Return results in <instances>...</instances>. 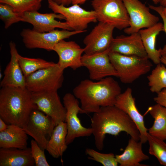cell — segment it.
Segmentation results:
<instances>
[{"mask_svg": "<svg viewBox=\"0 0 166 166\" xmlns=\"http://www.w3.org/2000/svg\"><path fill=\"white\" fill-rule=\"evenodd\" d=\"M83 32H84L63 29L41 33L26 28L22 30L20 35L27 48H39L50 51L53 50L54 45L60 41Z\"/></svg>", "mask_w": 166, "mask_h": 166, "instance_id": "7", "label": "cell"}, {"mask_svg": "<svg viewBox=\"0 0 166 166\" xmlns=\"http://www.w3.org/2000/svg\"><path fill=\"white\" fill-rule=\"evenodd\" d=\"M63 71L57 63L38 70L26 77V88L31 92L57 91L63 84Z\"/></svg>", "mask_w": 166, "mask_h": 166, "instance_id": "6", "label": "cell"}, {"mask_svg": "<svg viewBox=\"0 0 166 166\" xmlns=\"http://www.w3.org/2000/svg\"><path fill=\"white\" fill-rule=\"evenodd\" d=\"M24 22L33 26V30L39 32H49L56 28L72 30L66 22L57 21L56 18L65 19L62 14L53 13H41L38 11L26 12L22 13Z\"/></svg>", "mask_w": 166, "mask_h": 166, "instance_id": "15", "label": "cell"}, {"mask_svg": "<svg viewBox=\"0 0 166 166\" xmlns=\"http://www.w3.org/2000/svg\"><path fill=\"white\" fill-rule=\"evenodd\" d=\"M24 129L14 124H9L4 131L0 132V148H27L28 137Z\"/></svg>", "mask_w": 166, "mask_h": 166, "instance_id": "23", "label": "cell"}, {"mask_svg": "<svg viewBox=\"0 0 166 166\" xmlns=\"http://www.w3.org/2000/svg\"><path fill=\"white\" fill-rule=\"evenodd\" d=\"M22 13L15 12L7 4L0 3V18L4 22L6 29L15 23L21 21L24 22Z\"/></svg>", "mask_w": 166, "mask_h": 166, "instance_id": "30", "label": "cell"}, {"mask_svg": "<svg viewBox=\"0 0 166 166\" xmlns=\"http://www.w3.org/2000/svg\"><path fill=\"white\" fill-rule=\"evenodd\" d=\"M142 143L136 140L132 137L129 140L128 144L123 153L115 155L116 160L121 166H147L140 162L149 159V156L145 154L142 150Z\"/></svg>", "mask_w": 166, "mask_h": 166, "instance_id": "22", "label": "cell"}, {"mask_svg": "<svg viewBox=\"0 0 166 166\" xmlns=\"http://www.w3.org/2000/svg\"><path fill=\"white\" fill-rule=\"evenodd\" d=\"M87 0H74L72 4H82L85 3Z\"/></svg>", "mask_w": 166, "mask_h": 166, "instance_id": "37", "label": "cell"}, {"mask_svg": "<svg viewBox=\"0 0 166 166\" xmlns=\"http://www.w3.org/2000/svg\"><path fill=\"white\" fill-rule=\"evenodd\" d=\"M149 8L157 12L160 16L163 21V29L166 34V17L164 15L163 12V6L161 5L155 6L149 5ZM161 54L162 56L166 55V43L162 49L161 48Z\"/></svg>", "mask_w": 166, "mask_h": 166, "instance_id": "33", "label": "cell"}, {"mask_svg": "<svg viewBox=\"0 0 166 166\" xmlns=\"http://www.w3.org/2000/svg\"><path fill=\"white\" fill-rule=\"evenodd\" d=\"M73 92L80 100L81 108L88 113L98 112L101 107L115 105L121 89L117 81L108 77L97 82L82 80Z\"/></svg>", "mask_w": 166, "mask_h": 166, "instance_id": "2", "label": "cell"}, {"mask_svg": "<svg viewBox=\"0 0 166 166\" xmlns=\"http://www.w3.org/2000/svg\"><path fill=\"white\" fill-rule=\"evenodd\" d=\"M161 63L166 66V55L162 56L160 58Z\"/></svg>", "mask_w": 166, "mask_h": 166, "instance_id": "38", "label": "cell"}, {"mask_svg": "<svg viewBox=\"0 0 166 166\" xmlns=\"http://www.w3.org/2000/svg\"><path fill=\"white\" fill-rule=\"evenodd\" d=\"M0 2L9 5L19 13L38 11L41 6L39 0H0Z\"/></svg>", "mask_w": 166, "mask_h": 166, "instance_id": "29", "label": "cell"}, {"mask_svg": "<svg viewBox=\"0 0 166 166\" xmlns=\"http://www.w3.org/2000/svg\"><path fill=\"white\" fill-rule=\"evenodd\" d=\"M114 28L107 24L99 22L83 40L85 54L91 55L107 50L113 38Z\"/></svg>", "mask_w": 166, "mask_h": 166, "instance_id": "13", "label": "cell"}, {"mask_svg": "<svg viewBox=\"0 0 166 166\" xmlns=\"http://www.w3.org/2000/svg\"><path fill=\"white\" fill-rule=\"evenodd\" d=\"M107 50L108 53L148 58L139 32L113 38Z\"/></svg>", "mask_w": 166, "mask_h": 166, "instance_id": "18", "label": "cell"}, {"mask_svg": "<svg viewBox=\"0 0 166 166\" xmlns=\"http://www.w3.org/2000/svg\"><path fill=\"white\" fill-rule=\"evenodd\" d=\"M82 66L88 70L90 79L99 81L108 77H118V73L110 61L107 50L91 55L85 54L81 57Z\"/></svg>", "mask_w": 166, "mask_h": 166, "instance_id": "14", "label": "cell"}, {"mask_svg": "<svg viewBox=\"0 0 166 166\" xmlns=\"http://www.w3.org/2000/svg\"><path fill=\"white\" fill-rule=\"evenodd\" d=\"M163 12L164 15L166 17V6L164 7L163 6Z\"/></svg>", "mask_w": 166, "mask_h": 166, "instance_id": "40", "label": "cell"}, {"mask_svg": "<svg viewBox=\"0 0 166 166\" xmlns=\"http://www.w3.org/2000/svg\"><path fill=\"white\" fill-rule=\"evenodd\" d=\"M150 90L157 93L166 88V67L163 64L157 65L151 73L147 77Z\"/></svg>", "mask_w": 166, "mask_h": 166, "instance_id": "27", "label": "cell"}, {"mask_svg": "<svg viewBox=\"0 0 166 166\" xmlns=\"http://www.w3.org/2000/svg\"><path fill=\"white\" fill-rule=\"evenodd\" d=\"M34 165L30 148L25 149L0 148V166H33Z\"/></svg>", "mask_w": 166, "mask_h": 166, "instance_id": "20", "label": "cell"}, {"mask_svg": "<svg viewBox=\"0 0 166 166\" xmlns=\"http://www.w3.org/2000/svg\"><path fill=\"white\" fill-rule=\"evenodd\" d=\"M67 133L65 122H61L56 125L48 142L46 150L53 157H61L67 148L66 136Z\"/></svg>", "mask_w": 166, "mask_h": 166, "instance_id": "24", "label": "cell"}, {"mask_svg": "<svg viewBox=\"0 0 166 166\" xmlns=\"http://www.w3.org/2000/svg\"><path fill=\"white\" fill-rule=\"evenodd\" d=\"M18 58L20 66L25 77L38 70L49 67L55 63L40 58L22 57L19 54Z\"/></svg>", "mask_w": 166, "mask_h": 166, "instance_id": "26", "label": "cell"}, {"mask_svg": "<svg viewBox=\"0 0 166 166\" xmlns=\"http://www.w3.org/2000/svg\"><path fill=\"white\" fill-rule=\"evenodd\" d=\"M130 18L129 26L124 30L128 34L139 32L158 22L159 18L151 13L150 8L139 0H122Z\"/></svg>", "mask_w": 166, "mask_h": 166, "instance_id": "11", "label": "cell"}, {"mask_svg": "<svg viewBox=\"0 0 166 166\" xmlns=\"http://www.w3.org/2000/svg\"><path fill=\"white\" fill-rule=\"evenodd\" d=\"M159 3L160 5L163 7L166 6V0H160Z\"/></svg>", "mask_w": 166, "mask_h": 166, "instance_id": "39", "label": "cell"}, {"mask_svg": "<svg viewBox=\"0 0 166 166\" xmlns=\"http://www.w3.org/2000/svg\"><path fill=\"white\" fill-rule=\"evenodd\" d=\"M163 23L158 22L149 28L140 30L139 32L149 59L155 64L161 63V48L156 49V38L160 32L163 31Z\"/></svg>", "mask_w": 166, "mask_h": 166, "instance_id": "21", "label": "cell"}, {"mask_svg": "<svg viewBox=\"0 0 166 166\" xmlns=\"http://www.w3.org/2000/svg\"><path fill=\"white\" fill-rule=\"evenodd\" d=\"M31 153L34 159L36 166H49L47 162L44 150L39 146L37 142L34 140H32L30 142Z\"/></svg>", "mask_w": 166, "mask_h": 166, "instance_id": "32", "label": "cell"}, {"mask_svg": "<svg viewBox=\"0 0 166 166\" xmlns=\"http://www.w3.org/2000/svg\"><path fill=\"white\" fill-rule=\"evenodd\" d=\"M55 126L50 116L37 108L32 111L23 129L44 151Z\"/></svg>", "mask_w": 166, "mask_h": 166, "instance_id": "10", "label": "cell"}, {"mask_svg": "<svg viewBox=\"0 0 166 166\" xmlns=\"http://www.w3.org/2000/svg\"><path fill=\"white\" fill-rule=\"evenodd\" d=\"M149 153L155 156L162 165L166 166V143L164 140L147 134Z\"/></svg>", "mask_w": 166, "mask_h": 166, "instance_id": "28", "label": "cell"}, {"mask_svg": "<svg viewBox=\"0 0 166 166\" xmlns=\"http://www.w3.org/2000/svg\"><path fill=\"white\" fill-rule=\"evenodd\" d=\"M54 1L59 4H62L65 6H68L72 4L74 0H54Z\"/></svg>", "mask_w": 166, "mask_h": 166, "instance_id": "35", "label": "cell"}, {"mask_svg": "<svg viewBox=\"0 0 166 166\" xmlns=\"http://www.w3.org/2000/svg\"><path fill=\"white\" fill-rule=\"evenodd\" d=\"M91 126L95 146L101 151L107 134L116 136L122 131L125 132L136 140L140 139V132L129 117L115 106L101 107L91 117Z\"/></svg>", "mask_w": 166, "mask_h": 166, "instance_id": "1", "label": "cell"}, {"mask_svg": "<svg viewBox=\"0 0 166 166\" xmlns=\"http://www.w3.org/2000/svg\"><path fill=\"white\" fill-rule=\"evenodd\" d=\"M85 153L89 156V159L99 162L104 166H117L118 164L115 156L113 153H101L90 148H86Z\"/></svg>", "mask_w": 166, "mask_h": 166, "instance_id": "31", "label": "cell"}, {"mask_svg": "<svg viewBox=\"0 0 166 166\" xmlns=\"http://www.w3.org/2000/svg\"><path fill=\"white\" fill-rule=\"evenodd\" d=\"M63 100L66 110L65 122L67 133L66 140L68 145L77 138L91 136L93 130L91 128H85L81 124L77 115L79 113H85L80 107L79 102L74 95L67 93L64 96Z\"/></svg>", "mask_w": 166, "mask_h": 166, "instance_id": "9", "label": "cell"}, {"mask_svg": "<svg viewBox=\"0 0 166 166\" xmlns=\"http://www.w3.org/2000/svg\"><path fill=\"white\" fill-rule=\"evenodd\" d=\"M40 1H41V2H42L43 0H39Z\"/></svg>", "mask_w": 166, "mask_h": 166, "instance_id": "42", "label": "cell"}, {"mask_svg": "<svg viewBox=\"0 0 166 166\" xmlns=\"http://www.w3.org/2000/svg\"><path fill=\"white\" fill-rule=\"evenodd\" d=\"M8 125L0 118V132L5 130L7 128Z\"/></svg>", "mask_w": 166, "mask_h": 166, "instance_id": "36", "label": "cell"}, {"mask_svg": "<svg viewBox=\"0 0 166 166\" xmlns=\"http://www.w3.org/2000/svg\"><path fill=\"white\" fill-rule=\"evenodd\" d=\"M48 7L53 12L60 14L65 18L66 22L72 30L86 31L88 25L97 21L94 10H86L79 4L66 7L59 4L54 0H48Z\"/></svg>", "mask_w": 166, "mask_h": 166, "instance_id": "8", "label": "cell"}, {"mask_svg": "<svg viewBox=\"0 0 166 166\" xmlns=\"http://www.w3.org/2000/svg\"><path fill=\"white\" fill-rule=\"evenodd\" d=\"M154 100L157 104L166 108V90L165 89H164L158 93L157 96L154 98Z\"/></svg>", "mask_w": 166, "mask_h": 166, "instance_id": "34", "label": "cell"}, {"mask_svg": "<svg viewBox=\"0 0 166 166\" xmlns=\"http://www.w3.org/2000/svg\"><path fill=\"white\" fill-rule=\"evenodd\" d=\"M165 89V90H166V89Z\"/></svg>", "mask_w": 166, "mask_h": 166, "instance_id": "43", "label": "cell"}, {"mask_svg": "<svg viewBox=\"0 0 166 166\" xmlns=\"http://www.w3.org/2000/svg\"><path fill=\"white\" fill-rule=\"evenodd\" d=\"M31 92L26 88L1 87L0 90V118L8 125L23 128L32 111L37 108Z\"/></svg>", "mask_w": 166, "mask_h": 166, "instance_id": "3", "label": "cell"}, {"mask_svg": "<svg viewBox=\"0 0 166 166\" xmlns=\"http://www.w3.org/2000/svg\"><path fill=\"white\" fill-rule=\"evenodd\" d=\"M149 113L154 119L152 126L148 130L151 135L160 139L166 140V108L157 104L149 109Z\"/></svg>", "mask_w": 166, "mask_h": 166, "instance_id": "25", "label": "cell"}, {"mask_svg": "<svg viewBox=\"0 0 166 166\" xmlns=\"http://www.w3.org/2000/svg\"><path fill=\"white\" fill-rule=\"evenodd\" d=\"M31 92L34 103L38 109L52 118L56 126L65 122L66 110L57 91Z\"/></svg>", "mask_w": 166, "mask_h": 166, "instance_id": "12", "label": "cell"}, {"mask_svg": "<svg viewBox=\"0 0 166 166\" xmlns=\"http://www.w3.org/2000/svg\"><path fill=\"white\" fill-rule=\"evenodd\" d=\"M156 5L159 3L160 0H151Z\"/></svg>", "mask_w": 166, "mask_h": 166, "instance_id": "41", "label": "cell"}, {"mask_svg": "<svg viewBox=\"0 0 166 166\" xmlns=\"http://www.w3.org/2000/svg\"><path fill=\"white\" fill-rule=\"evenodd\" d=\"M53 50L58 55L57 63L62 69L70 67L75 70L82 66L81 57L84 49L75 42L62 40L54 45Z\"/></svg>", "mask_w": 166, "mask_h": 166, "instance_id": "16", "label": "cell"}, {"mask_svg": "<svg viewBox=\"0 0 166 166\" xmlns=\"http://www.w3.org/2000/svg\"><path fill=\"white\" fill-rule=\"evenodd\" d=\"M111 63L117 71L121 81L124 84L132 83L148 72L152 66L148 57L109 52Z\"/></svg>", "mask_w": 166, "mask_h": 166, "instance_id": "4", "label": "cell"}, {"mask_svg": "<svg viewBox=\"0 0 166 166\" xmlns=\"http://www.w3.org/2000/svg\"><path fill=\"white\" fill-rule=\"evenodd\" d=\"M91 5L99 22L120 30L129 26L130 18L122 0H93Z\"/></svg>", "mask_w": 166, "mask_h": 166, "instance_id": "5", "label": "cell"}, {"mask_svg": "<svg viewBox=\"0 0 166 166\" xmlns=\"http://www.w3.org/2000/svg\"><path fill=\"white\" fill-rule=\"evenodd\" d=\"M132 92V89L127 88L118 96L115 106L125 113L135 123L140 132V141L144 144L148 141V129L145 126L143 116L136 106L135 100Z\"/></svg>", "mask_w": 166, "mask_h": 166, "instance_id": "17", "label": "cell"}, {"mask_svg": "<svg viewBox=\"0 0 166 166\" xmlns=\"http://www.w3.org/2000/svg\"><path fill=\"white\" fill-rule=\"evenodd\" d=\"M11 57L10 61L6 66L4 76L0 82V86L26 88V77L20 66L18 56L19 54L15 43H9Z\"/></svg>", "mask_w": 166, "mask_h": 166, "instance_id": "19", "label": "cell"}]
</instances>
